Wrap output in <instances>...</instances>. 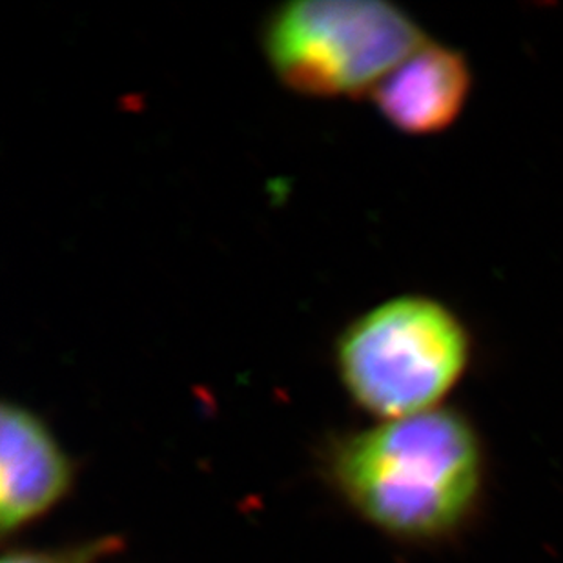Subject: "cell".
Returning a JSON list of instances; mask_svg holds the SVG:
<instances>
[{
	"label": "cell",
	"mask_w": 563,
	"mask_h": 563,
	"mask_svg": "<svg viewBox=\"0 0 563 563\" xmlns=\"http://www.w3.org/2000/svg\"><path fill=\"white\" fill-rule=\"evenodd\" d=\"M335 482L360 515L390 537L452 540L482 509L487 452L451 407L385 420L338 446Z\"/></svg>",
	"instance_id": "1"
},
{
	"label": "cell",
	"mask_w": 563,
	"mask_h": 563,
	"mask_svg": "<svg viewBox=\"0 0 563 563\" xmlns=\"http://www.w3.org/2000/svg\"><path fill=\"white\" fill-rule=\"evenodd\" d=\"M426 41L412 16L382 0H299L266 16L261 44L288 90L357 97Z\"/></svg>",
	"instance_id": "3"
},
{
	"label": "cell",
	"mask_w": 563,
	"mask_h": 563,
	"mask_svg": "<svg viewBox=\"0 0 563 563\" xmlns=\"http://www.w3.org/2000/svg\"><path fill=\"white\" fill-rule=\"evenodd\" d=\"M71 485V463L35 412L2 405L0 418V526L5 532L37 520Z\"/></svg>",
	"instance_id": "5"
},
{
	"label": "cell",
	"mask_w": 563,
	"mask_h": 563,
	"mask_svg": "<svg viewBox=\"0 0 563 563\" xmlns=\"http://www.w3.org/2000/svg\"><path fill=\"white\" fill-rule=\"evenodd\" d=\"M104 551V545L97 548L75 549L66 553H11L5 556L2 563H91L97 554Z\"/></svg>",
	"instance_id": "6"
},
{
	"label": "cell",
	"mask_w": 563,
	"mask_h": 563,
	"mask_svg": "<svg viewBox=\"0 0 563 563\" xmlns=\"http://www.w3.org/2000/svg\"><path fill=\"white\" fill-rule=\"evenodd\" d=\"M473 357L462 319L427 296H399L362 313L335 341V367L354 404L379 420L443 407Z\"/></svg>",
	"instance_id": "2"
},
{
	"label": "cell",
	"mask_w": 563,
	"mask_h": 563,
	"mask_svg": "<svg viewBox=\"0 0 563 563\" xmlns=\"http://www.w3.org/2000/svg\"><path fill=\"white\" fill-rule=\"evenodd\" d=\"M471 90L473 71L465 55L426 41L379 80L371 99L394 130L427 137L462 118Z\"/></svg>",
	"instance_id": "4"
}]
</instances>
